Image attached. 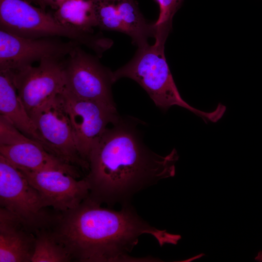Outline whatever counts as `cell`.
<instances>
[{"label":"cell","mask_w":262,"mask_h":262,"mask_svg":"<svg viewBox=\"0 0 262 262\" xmlns=\"http://www.w3.org/2000/svg\"><path fill=\"white\" fill-rule=\"evenodd\" d=\"M121 117L105 130L88 158V197L109 206L175 174V149L165 156L149 149L135 127Z\"/></svg>","instance_id":"6da1fadb"},{"label":"cell","mask_w":262,"mask_h":262,"mask_svg":"<svg viewBox=\"0 0 262 262\" xmlns=\"http://www.w3.org/2000/svg\"><path fill=\"white\" fill-rule=\"evenodd\" d=\"M101 205L88 197L76 208L54 215L50 228L75 261H147L151 259L129 255L141 235H151L161 246L176 245L181 238L149 225L129 202L119 211Z\"/></svg>","instance_id":"7a4b0ae2"},{"label":"cell","mask_w":262,"mask_h":262,"mask_svg":"<svg viewBox=\"0 0 262 262\" xmlns=\"http://www.w3.org/2000/svg\"><path fill=\"white\" fill-rule=\"evenodd\" d=\"M165 43L155 41L138 47L133 58L126 65L113 72L114 82L122 78L136 82L147 92L155 104L166 111L174 105L186 109L205 121H218L223 115L226 107L219 104L210 112L198 110L181 97L168 66L164 54Z\"/></svg>","instance_id":"3957f363"},{"label":"cell","mask_w":262,"mask_h":262,"mask_svg":"<svg viewBox=\"0 0 262 262\" xmlns=\"http://www.w3.org/2000/svg\"><path fill=\"white\" fill-rule=\"evenodd\" d=\"M0 29L26 38H66L91 49L98 57L112 45L110 39L65 25L53 14L25 0H0Z\"/></svg>","instance_id":"277c9868"},{"label":"cell","mask_w":262,"mask_h":262,"mask_svg":"<svg viewBox=\"0 0 262 262\" xmlns=\"http://www.w3.org/2000/svg\"><path fill=\"white\" fill-rule=\"evenodd\" d=\"M99 57L78 46L62 61L65 90L74 96L116 110L112 92L113 74Z\"/></svg>","instance_id":"5b68a950"},{"label":"cell","mask_w":262,"mask_h":262,"mask_svg":"<svg viewBox=\"0 0 262 262\" xmlns=\"http://www.w3.org/2000/svg\"><path fill=\"white\" fill-rule=\"evenodd\" d=\"M0 205L17 216L31 230L49 228L54 215L39 191L22 172L0 155Z\"/></svg>","instance_id":"8992f818"},{"label":"cell","mask_w":262,"mask_h":262,"mask_svg":"<svg viewBox=\"0 0 262 262\" xmlns=\"http://www.w3.org/2000/svg\"><path fill=\"white\" fill-rule=\"evenodd\" d=\"M30 117L46 150L64 162L88 171L81 158L62 93L33 113Z\"/></svg>","instance_id":"52a82bcc"},{"label":"cell","mask_w":262,"mask_h":262,"mask_svg":"<svg viewBox=\"0 0 262 262\" xmlns=\"http://www.w3.org/2000/svg\"><path fill=\"white\" fill-rule=\"evenodd\" d=\"M60 38H26L0 29V70L16 71L45 59L63 60L81 46Z\"/></svg>","instance_id":"ba28073f"},{"label":"cell","mask_w":262,"mask_h":262,"mask_svg":"<svg viewBox=\"0 0 262 262\" xmlns=\"http://www.w3.org/2000/svg\"><path fill=\"white\" fill-rule=\"evenodd\" d=\"M62 94L78 152L88 166L92 149L107 128L120 117L116 110L79 98L65 89Z\"/></svg>","instance_id":"9c48e42d"},{"label":"cell","mask_w":262,"mask_h":262,"mask_svg":"<svg viewBox=\"0 0 262 262\" xmlns=\"http://www.w3.org/2000/svg\"><path fill=\"white\" fill-rule=\"evenodd\" d=\"M0 155L19 169L33 171L59 170L80 177L77 167L50 153L9 123L0 130Z\"/></svg>","instance_id":"30bf717a"},{"label":"cell","mask_w":262,"mask_h":262,"mask_svg":"<svg viewBox=\"0 0 262 262\" xmlns=\"http://www.w3.org/2000/svg\"><path fill=\"white\" fill-rule=\"evenodd\" d=\"M63 60L45 59L33 65L12 71L18 96L31 115L63 92Z\"/></svg>","instance_id":"8fae6325"},{"label":"cell","mask_w":262,"mask_h":262,"mask_svg":"<svg viewBox=\"0 0 262 262\" xmlns=\"http://www.w3.org/2000/svg\"><path fill=\"white\" fill-rule=\"evenodd\" d=\"M18 169L39 191L47 207L59 212L76 208L89 196L85 178L79 180L59 170L33 171Z\"/></svg>","instance_id":"7c38bea8"},{"label":"cell","mask_w":262,"mask_h":262,"mask_svg":"<svg viewBox=\"0 0 262 262\" xmlns=\"http://www.w3.org/2000/svg\"><path fill=\"white\" fill-rule=\"evenodd\" d=\"M98 27L130 36L138 47L148 44L154 37V23L148 22L134 0H93Z\"/></svg>","instance_id":"4fadbf2b"},{"label":"cell","mask_w":262,"mask_h":262,"mask_svg":"<svg viewBox=\"0 0 262 262\" xmlns=\"http://www.w3.org/2000/svg\"><path fill=\"white\" fill-rule=\"evenodd\" d=\"M35 232L17 216L0 208V262H32Z\"/></svg>","instance_id":"5bb4252c"},{"label":"cell","mask_w":262,"mask_h":262,"mask_svg":"<svg viewBox=\"0 0 262 262\" xmlns=\"http://www.w3.org/2000/svg\"><path fill=\"white\" fill-rule=\"evenodd\" d=\"M0 113L23 134L44 147L43 141L18 96L10 70H0Z\"/></svg>","instance_id":"9a60e30c"},{"label":"cell","mask_w":262,"mask_h":262,"mask_svg":"<svg viewBox=\"0 0 262 262\" xmlns=\"http://www.w3.org/2000/svg\"><path fill=\"white\" fill-rule=\"evenodd\" d=\"M53 15L63 24L81 32L93 33L98 27L93 0H66Z\"/></svg>","instance_id":"2e32d148"},{"label":"cell","mask_w":262,"mask_h":262,"mask_svg":"<svg viewBox=\"0 0 262 262\" xmlns=\"http://www.w3.org/2000/svg\"><path fill=\"white\" fill-rule=\"evenodd\" d=\"M35 243L32 262H69L73 259L50 228L35 231Z\"/></svg>","instance_id":"e0dca14e"},{"label":"cell","mask_w":262,"mask_h":262,"mask_svg":"<svg viewBox=\"0 0 262 262\" xmlns=\"http://www.w3.org/2000/svg\"><path fill=\"white\" fill-rule=\"evenodd\" d=\"M159 5L160 14L154 23L155 40L165 42L172 28V19L183 0H154Z\"/></svg>","instance_id":"ac0fdd59"},{"label":"cell","mask_w":262,"mask_h":262,"mask_svg":"<svg viewBox=\"0 0 262 262\" xmlns=\"http://www.w3.org/2000/svg\"><path fill=\"white\" fill-rule=\"evenodd\" d=\"M66 0H41V8L45 10L48 6L56 10L59 6Z\"/></svg>","instance_id":"d6986e66"},{"label":"cell","mask_w":262,"mask_h":262,"mask_svg":"<svg viewBox=\"0 0 262 262\" xmlns=\"http://www.w3.org/2000/svg\"><path fill=\"white\" fill-rule=\"evenodd\" d=\"M27 1L28 2L31 3L33 2L34 4L39 6L40 8H41V0H25Z\"/></svg>","instance_id":"ffe728a7"},{"label":"cell","mask_w":262,"mask_h":262,"mask_svg":"<svg viewBox=\"0 0 262 262\" xmlns=\"http://www.w3.org/2000/svg\"><path fill=\"white\" fill-rule=\"evenodd\" d=\"M255 260L258 262H262V251H260L258 252L257 256L255 258Z\"/></svg>","instance_id":"44dd1931"}]
</instances>
